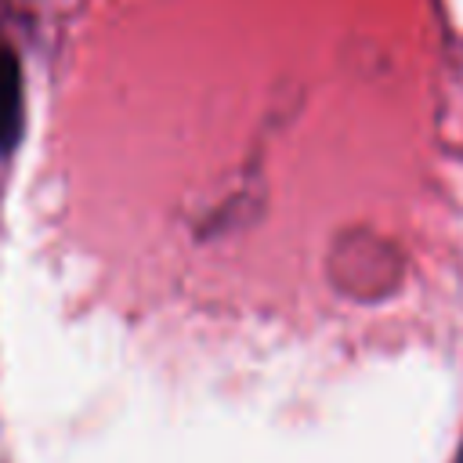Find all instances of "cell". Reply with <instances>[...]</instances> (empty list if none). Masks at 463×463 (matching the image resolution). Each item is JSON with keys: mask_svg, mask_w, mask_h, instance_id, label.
Wrapping results in <instances>:
<instances>
[{"mask_svg": "<svg viewBox=\"0 0 463 463\" xmlns=\"http://www.w3.org/2000/svg\"><path fill=\"white\" fill-rule=\"evenodd\" d=\"M22 65L14 51L0 47V156L22 137Z\"/></svg>", "mask_w": 463, "mask_h": 463, "instance_id": "6da1fadb", "label": "cell"}]
</instances>
